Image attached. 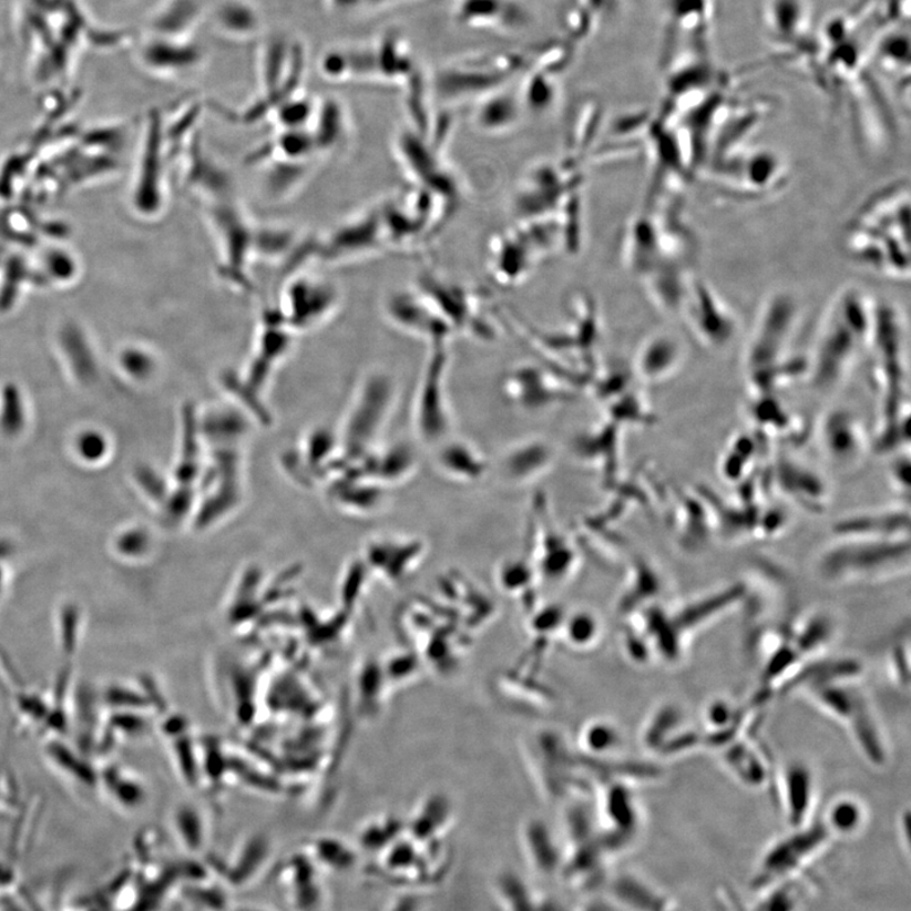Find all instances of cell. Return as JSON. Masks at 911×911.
<instances>
[{"label": "cell", "instance_id": "cell-18", "mask_svg": "<svg viewBox=\"0 0 911 911\" xmlns=\"http://www.w3.org/2000/svg\"><path fill=\"white\" fill-rule=\"evenodd\" d=\"M530 853L535 868L544 874L555 873L560 864V854L546 830L541 825H532L526 832Z\"/></svg>", "mask_w": 911, "mask_h": 911}, {"label": "cell", "instance_id": "cell-8", "mask_svg": "<svg viewBox=\"0 0 911 911\" xmlns=\"http://www.w3.org/2000/svg\"><path fill=\"white\" fill-rule=\"evenodd\" d=\"M539 531L535 532V555L538 566L544 576L551 580L564 579L573 569L576 553L564 533L553 526L543 513H539Z\"/></svg>", "mask_w": 911, "mask_h": 911}, {"label": "cell", "instance_id": "cell-7", "mask_svg": "<svg viewBox=\"0 0 911 911\" xmlns=\"http://www.w3.org/2000/svg\"><path fill=\"white\" fill-rule=\"evenodd\" d=\"M434 464L444 478L461 484H475L491 470L487 455L475 444L452 436L434 446Z\"/></svg>", "mask_w": 911, "mask_h": 911}, {"label": "cell", "instance_id": "cell-15", "mask_svg": "<svg viewBox=\"0 0 911 911\" xmlns=\"http://www.w3.org/2000/svg\"><path fill=\"white\" fill-rule=\"evenodd\" d=\"M676 355L677 346L672 339L663 336L651 338L638 355L637 368L641 377L647 380L657 379L669 368Z\"/></svg>", "mask_w": 911, "mask_h": 911}, {"label": "cell", "instance_id": "cell-33", "mask_svg": "<svg viewBox=\"0 0 911 911\" xmlns=\"http://www.w3.org/2000/svg\"><path fill=\"white\" fill-rule=\"evenodd\" d=\"M2 588H3V574H2V570H0V592H2Z\"/></svg>", "mask_w": 911, "mask_h": 911}, {"label": "cell", "instance_id": "cell-5", "mask_svg": "<svg viewBox=\"0 0 911 911\" xmlns=\"http://www.w3.org/2000/svg\"><path fill=\"white\" fill-rule=\"evenodd\" d=\"M829 836L827 826L820 823L808 829L798 828L797 833L781 839L765 856L757 878L759 886H770L771 882L788 878L800 869L818 848L825 846Z\"/></svg>", "mask_w": 911, "mask_h": 911}, {"label": "cell", "instance_id": "cell-9", "mask_svg": "<svg viewBox=\"0 0 911 911\" xmlns=\"http://www.w3.org/2000/svg\"><path fill=\"white\" fill-rule=\"evenodd\" d=\"M151 66L168 74L192 73L204 59L199 44L181 39H161L152 42L146 49Z\"/></svg>", "mask_w": 911, "mask_h": 911}, {"label": "cell", "instance_id": "cell-24", "mask_svg": "<svg viewBox=\"0 0 911 911\" xmlns=\"http://www.w3.org/2000/svg\"><path fill=\"white\" fill-rule=\"evenodd\" d=\"M316 859L328 868L346 870L355 863V856L338 842L324 841L316 846Z\"/></svg>", "mask_w": 911, "mask_h": 911}, {"label": "cell", "instance_id": "cell-28", "mask_svg": "<svg viewBox=\"0 0 911 911\" xmlns=\"http://www.w3.org/2000/svg\"><path fill=\"white\" fill-rule=\"evenodd\" d=\"M178 828L187 847L199 848L202 845V833L198 818L192 815H182L178 817Z\"/></svg>", "mask_w": 911, "mask_h": 911}, {"label": "cell", "instance_id": "cell-10", "mask_svg": "<svg viewBox=\"0 0 911 911\" xmlns=\"http://www.w3.org/2000/svg\"><path fill=\"white\" fill-rule=\"evenodd\" d=\"M213 18L222 33L238 40L253 39L262 29V17L247 0H222Z\"/></svg>", "mask_w": 911, "mask_h": 911}, {"label": "cell", "instance_id": "cell-12", "mask_svg": "<svg viewBox=\"0 0 911 911\" xmlns=\"http://www.w3.org/2000/svg\"><path fill=\"white\" fill-rule=\"evenodd\" d=\"M618 426L606 422L601 428L579 434L574 441L573 450L580 460L602 468L607 473L612 470V463L616 459V436Z\"/></svg>", "mask_w": 911, "mask_h": 911}, {"label": "cell", "instance_id": "cell-11", "mask_svg": "<svg viewBox=\"0 0 911 911\" xmlns=\"http://www.w3.org/2000/svg\"><path fill=\"white\" fill-rule=\"evenodd\" d=\"M785 812L794 828H801L811 808L812 779L809 768L802 764H792L786 768L784 776Z\"/></svg>", "mask_w": 911, "mask_h": 911}, {"label": "cell", "instance_id": "cell-1", "mask_svg": "<svg viewBox=\"0 0 911 911\" xmlns=\"http://www.w3.org/2000/svg\"><path fill=\"white\" fill-rule=\"evenodd\" d=\"M845 248L853 262L897 282L910 278V191L900 181L860 205L847 226Z\"/></svg>", "mask_w": 911, "mask_h": 911}, {"label": "cell", "instance_id": "cell-22", "mask_svg": "<svg viewBox=\"0 0 911 911\" xmlns=\"http://www.w3.org/2000/svg\"><path fill=\"white\" fill-rule=\"evenodd\" d=\"M106 788L114 794V797L124 806H136L141 802L142 791L136 782L124 776L117 768H109L103 775Z\"/></svg>", "mask_w": 911, "mask_h": 911}, {"label": "cell", "instance_id": "cell-29", "mask_svg": "<svg viewBox=\"0 0 911 911\" xmlns=\"http://www.w3.org/2000/svg\"><path fill=\"white\" fill-rule=\"evenodd\" d=\"M78 448L83 458L98 460L102 458L105 451V442L100 434L89 432L80 437Z\"/></svg>", "mask_w": 911, "mask_h": 911}, {"label": "cell", "instance_id": "cell-19", "mask_svg": "<svg viewBox=\"0 0 911 911\" xmlns=\"http://www.w3.org/2000/svg\"><path fill=\"white\" fill-rule=\"evenodd\" d=\"M863 811L859 802L841 799L829 808L827 828L830 835L850 836L861 828Z\"/></svg>", "mask_w": 911, "mask_h": 911}, {"label": "cell", "instance_id": "cell-30", "mask_svg": "<svg viewBox=\"0 0 911 911\" xmlns=\"http://www.w3.org/2000/svg\"><path fill=\"white\" fill-rule=\"evenodd\" d=\"M795 899L789 890L776 891L767 898L762 911H794Z\"/></svg>", "mask_w": 911, "mask_h": 911}, {"label": "cell", "instance_id": "cell-13", "mask_svg": "<svg viewBox=\"0 0 911 911\" xmlns=\"http://www.w3.org/2000/svg\"><path fill=\"white\" fill-rule=\"evenodd\" d=\"M723 761L740 781L748 786L757 788L766 781L767 771L761 755L743 740L726 749Z\"/></svg>", "mask_w": 911, "mask_h": 911}, {"label": "cell", "instance_id": "cell-2", "mask_svg": "<svg viewBox=\"0 0 911 911\" xmlns=\"http://www.w3.org/2000/svg\"><path fill=\"white\" fill-rule=\"evenodd\" d=\"M449 354L446 346L432 347L414 407L417 433L426 444L434 446L452 434V413L448 395Z\"/></svg>", "mask_w": 911, "mask_h": 911}, {"label": "cell", "instance_id": "cell-3", "mask_svg": "<svg viewBox=\"0 0 911 911\" xmlns=\"http://www.w3.org/2000/svg\"><path fill=\"white\" fill-rule=\"evenodd\" d=\"M677 313H683L680 316L690 321L698 336L712 342L730 338L735 327L730 311L718 294L692 274L687 278Z\"/></svg>", "mask_w": 911, "mask_h": 911}, {"label": "cell", "instance_id": "cell-6", "mask_svg": "<svg viewBox=\"0 0 911 911\" xmlns=\"http://www.w3.org/2000/svg\"><path fill=\"white\" fill-rule=\"evenodd\" d=\"M556 461V449L544 439H526L508 448L498 462L500 478L509 484L524 485L547 473Z\"/></svg>", "mask_w": 911, "mask_h": 911}, {"label": "cell", "instance_id": "cell-32", "mask_svg": "<svg viewBox=\"0 0 911 911\" xmlns=\"http://www.w3.org/2000/svg\"><path fill=\"white\" fill-rule=\"evenodd\" d=\"M337 8H348L355 6L360 0H329Z\"/></svg>", "mask_w": 911, "mask_h": 911}, {"label": "cell", "instance_id": "cell-25", "mask_svg": "<svg viewBox=\"0 0 911 911\" xmlns=\"http://www.w3.org/2000/svg\"><path fill=\"white\" fill-rule=\"evenodd\" d=\"M60 618V639H62V649H64L66 655H73L76 649L79 636L80 614L75 606L68 605L65 606L64 612H62Z\"/></svg>", "mask_w": 911, "mask_h": 911}, {"label": "cell", "instance_id": "cell-26", "mask_svg": "<svg viewBox=\"0 0 911 911\" xmlns=\"http://www.w3.org/2000/svg\"><path fill=\"white\" fill-rule=\"evenodd\" d=\"M499 576L505 588H518L522 583L530 584L532 567L522 560L508 561L500 569Z\"/></svg>", "mask_w": 911, "mask_h": 911}, {"label": "cell", "instance_id": "cell-20", "mask_svg": "<svg viewBox=\"0 0 911 911\" xmlns=\"http://www.w3.org/2000/svg\"><path fill=\"white\" fill-rule=\"evenodd\" d=\"M499 890L511 911H557L550 905H535L529 889L513 873H504L500 877Z\"/></svg>", "mask_w": 911, "mask_h": 911}, {"label": "cell", "instance_id": "cell-31", "mask_svg": "<svg viewBox=\"0 0 911 911\" xmlns=\"http://www.w3.org/2000/svg\"><path fill=\"white\" fill-rule=\"evenodd\" d=\"M419 909V900L413 897L405 898L400 900L398 905L392 911H418Z\"/></svg>", "mask_w": 911, "mask_h": 911}, {"label": "cell", "instance_id": "cell-16", "mask_svg": "<svg viewBox=\"0 0 911 911\" xmlns=\"http://www.w3.org/2000/svg\"><path fill=\"white\" fill-rule=\"evenodd\" d=\"M201 7L196 0H174L158 17V29L168 39H181L199 20Z\"/></svg>", "mask_w": 911, "mask_h": 911}, {"label": "cell", "instance_id": "cell-34", "mask_svg": "<svg viewBox=\"0 0 911 911\" xmlns=\"http://www.w3.org/2000/svg\"><path fill=\"white\" fill-rule=\"evenodd\" d=\"M659 911H665V909H663V910H659Z\"/></svg>", "mask_w": 911, "mask_h": 911}, {"label": "cell", "instance_id": "cell-17", "mask_svg": "<svg viewBox=\"0 0 911 911\" xmlns=\"http://www.w3.org/2000/svg\"><path fill=\"white\" fill-rule=\"evenodd\" d=\"M613 891L622 903L637 911H659L664 901L636 879L624 877L615 881Z\"/></svg>", "mask_w": 911, "mask_h": 911}, {"label": "cell", "instance_id": "cell-4", "mask_svg": "<svg viewBox=\"0 0 911 911\" xmlns=\"http://www.w3.org/2000/svg\"><path fill=\"white\" fill-rule=\"evenodd\" d=\"M504 391L515 407L525 412H542L570 399L569 387L557 375L539 368L538 365H522L509 372L504 379Z\"/></svg>", "mask_w": 911, "mask_h": 911}, {"label": "cell", "instance_id": "cell-21", "mask_svg": "<svg viewBox=\"0 0 911 911\" xmlns=\"http://www.w3.org/2000/svg\"><path fill=\"white\" fill-rule=\"evenodd\" d=\"M48 754L62 771L75 777L78 781L86 785L95 782V775L91 770V767H89L83 759L70 753L65 746L51 744L48 748Z\"/></svg>", "mask_w": 911, "mask_h": 911}, {"label": "cell", "instance_id": "cell-23", "mask_svg": "<svg viewBox=\"0 0 911 911\" xmlns=\"http://www.w3.org/2000/svg\"><path fill=\"white\" fill-rule=\"evenodd\" d=\"M266 847L263 842H254V845L248 846L245 850V853L239 857L238 863L235 868L229 869L228 878L232 883H244L246 882L253 873L257 872L258 868H260L262 863L265 860Z\"/></svg>", "mask_w": 911, "mask_h": 911}, {"label": "cell", "instance_id": "cell-27", "mask_svg": "<svg viewBox=\"0 0 911 911\" xmlns=\"http://www.w3.org/2000/svg\"><path fill=\"white\" fill-rule=\"evenodd\" d=\"M388 868L397 871L417 868L422 871L421 861H419L413 848L408 845L396 847V850L388 857Z\"/></svg>", "mask_w": 911, "mask_h": 911}, {"label": "cell", "instance_id": "cell-14", "mask_svg": "<svg viewBox=\"0 0 911 911\" xmlns=\"http://www.w3.org/2000/svg\"><path fill=\"white\" fill-rule=\"evenodd\" d=\"M520 120L516 102L509 95H497L480 105L475 114L478 127L488 133H500L515 126Z\"/></svg>", "mask_w": 911, "mask_h": 911}]
</instances>
